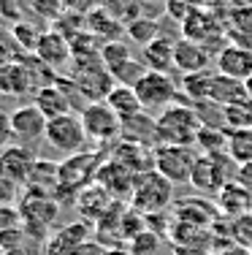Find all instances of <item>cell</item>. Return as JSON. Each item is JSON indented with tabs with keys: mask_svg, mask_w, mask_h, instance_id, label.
<instances>
[{
	"mask_svg": "<svg viewBox=\"0 0 252 255\" xmlns=\"http://www.w3.org/2000/svg\"><path fill=\"white\" fill-rule=\"evenodd\" d=\"M203 128V120L190 103H171L155 117V147L173 144V147H195V138Z\"/></svg>",
	"mask_w": 252,
	"mask_h": 255,
	"instance_id": "1",
	"label": "cell"
},
{
	"mask_svg": "<svg viewBox=\"0 0 252 255\" xmlns=\"http://www.w3.org/2000/svg\"><path fill=\"white\" fill-rule=\"evenodd\" d=\"M103 160H106L103 149H84V152L68 155L63 163H57V193H55L57 201L63 204L65 198L76 201V196L84 187L95 182Z\"/></svg>",
	"mask_w": 252,
	"mask_h": 255,
	"instance_id": "2",
	"label": "cell"
},
{
	"mask_svg": "<svg viewBox=\"0 0 252 255\" xmlns=\"http://www.w3.org/2000/svg\"><path fill=\"white\" fill-rule=\"evenodd\" d=\"M16 209H19L25 236H30V239H35V242H46L52 236V226L60 220L63 204H60L55 196H49V193L25 190V196L16 204Z\"/></svg>",
	"mask_w": 252,
	"mask_h": 255,
	"instance_id": "3",
	"label": "cell"
},
{
	"mask_svg": "<svg viewBox=\"0 0 252 255\" xmlns=\"http://www.w3.org/2000/svg\"><path fill=\"white\" fill-rule=\"evenodd\" d=\"M133 209H139L141 215H160L168 212L173 206V185L168 182L160 171H144L136 177L133 182V193H130V201Z\"/></svg>",
	"mask_w": 252,
	"mask_h": 255,
	"instance_id": "4",
	"label": "cell"
},
{
	"mask_svg": "<svg viewBox=\"0 0 252 255\" xmlns=\"http://www.w3.org/2000/svg\"><path fill=\"white\" fill-rule=\"evenodd\" d=\"M236 163L228 157V152H198L190 185L203 196H217L231 182V168Z\"/></svg>",
	"mask_w": 252,
	"mask_h": 255,
	"instance_id": "5",
	"label": "cell"
},
{
	"mask_svg": "<svg viewBox=\"0 0 252 255\" xmlns=\"http://www.w3.org/2000/svg\"><path fill=\"white\" fill-rule=\"evenodd\" d=\"M82 117V125H84V133L92 144L98 147H114L122 136V120L111 112V106L106 101L100 103H87V106L79 112Z\"/></svg>",
	"mask_w": 252,
	"mask_h": 255,
	"instance_id": "6",
	"label": "cell"
},
{
	"mask_svg": "<svg viewBox=\"0 0 252 255\" xmlns=\"http://www.w3.org/2000/svg\"><path fill=\"white\" fill-rule=\"evenodd\" d=\"M44 141L49 147H55L57 152H63L65 157L68 155H76V152H84L89 144L87 133H84V125H82V117L79 114H63V117H55L46 123V136Z\"/></svg>",
	"mask_w": 252,
	"mask_h": 255,
	"instance_id": "7",
	"label": "cell"
},
{
	"mask_svg": "<svg viewBox=\"0 0 252 255\" xmlns=\"http://www.w3.org/2000/svg\"><path fill=\"white\" fill-rule=\"evenodd\" d=\"M195 157H198L195 147L158 144L155 147V171H160L171 185H190Z\"/></svg>",
	"mask_w": 252,
	"mask_h": 255,
	"instance_id": "8",
	"label": "cell"
},
{
	"mask_svg": "<svg viewBox=\"0 0 252 255\" xmlns=\"http://www.w3.org/2000/svg\"><path fill=\"white\" fill-rule=\"evenodd\" d=\"M179 27H182V38H190V41H195V44H201L203 49L209 54H214V57H217V52L225 46V44H217V38L225 41V35H228V33H223L225 25L217 19V14L209 11V8H201V5H198Z\"/></svg>",
	"mask_w": 252,
	"mask_h": 255,
	"instance_id": "9",
	"label": "cell"
},
{
	"mask_svg": "<svg viewBox=\"0 0 252 255\" xmlns=\"http://www.w3.org/2000/svg\"><path fill=\"white\" fill-rule=\"evenodd\" d=\"M133 90L139 95L144 112H163L166 106L176 103L179 98V82H173L171 74H158V71H147L136 82Z\"/></svg>",
	"mask_w": 252,
	"mask_h": 255,
	"instance_id": "10",
	"label": "cell"
},
{
	"mask_svg": "<svg viewBox=\"0 0 252 255\" xmlns=\"http://www.w3.org/2000/svg\"><path fill=\"white\" fill-rule=\"evenodd\" d=\"M8 117H11V133H14V138L22 144V147H33V144L44 141L46 123H49V120L44 117V112H41L35 103L16 106Z\"/></svg>",
	"mask_w": 252,
	"mask_h": 255,
	"instance_id": "11",
	"label": "cell"
},
{
	"mask_svg": "<svg viewBox=\"0 0 252 255\" xmlns=\"http://www.w3.org/2000/svg\"><path fill=\"white\" fill-rule=\"evenodd\" d=\"M35 57L41 60V63L46 65V68L52 71V74H63V71L71 68V63H74V52H71V41L63 38L60 33L55 30H44V35H41L38 46H35Z\"/></svg>",
	"mask_w": 252,
	"mask_h": 255,
	"instance_id": "12",
	"label": "cell"
},
{
	"mask_svg": "<svg viewBox=\"0 0 252 255\" xmlns=\"http://www.w3.org/2000/svg\"><path fill=\"white\" fill-rule=\"evenodd\" d=\"M35 152L30 147H22V144H8V147L0 149V174L5 179H11L14 185L27 187L30 174L35 168Z\"/></svg>",
	"mask_w": 252,
	"mask_h": 255,
	"instance_id": "13",
	"label": "cell"
},
{
	"mask_svg": "<svg viewBox=\"0 0 252 255\" xmlns=\"http://www.w3.org/2000/svg\"><path fill=\"white\" fill-rule=\"evenodd\" d=\"M87 242H92V226L84 220H76L71 226L57 228L44 242V250H46V255H76Z\"/></svg>",
	"mask_w": 252,
	"mask_h": 255,
	"instance_id": "14",
	"label": "cell"
},
{
	"mask_svg": "<svg viewBox=\"0 0 252 255\" xmlns=\"http://www.w3.org/2000/svg\"><path fill=\"white\" fill-rule=\"evenodd\" d=\"M214 65H217V74H223L228 79H236V82H247L252 76V49L228 41L223 49L217 52Z\"/></svg>",
	"mask_w": 252,
	"mask_h": 255,
	"instance_id": "15",
	"label": "cell"
},
{
	"mask_svg": "<svg viewBox=\"0 0 252 255\" xmlns=\"http://www.w3.org/2000/svg\"><path fill=\"white\" fill-rule=\"evenodd\" d=\"M109 157H114L117 163H122L128 171L136 174V177L155 168V147L141 144V141H130V138H122V141L114 144Z\"/></svg>",
	"mask_w": 252,
	"mask_h": 255,
	"instance_id": "16",
	"label": "cell"
},
{
	"mask_svg": "<svg viewBox=\"0 0 252 255\" xmlns=\"http://www.w3.org/2000/svg\"><path fill=\"white\" fill-rule=\"evenodd\" d=\"M95 182L111 193L114 201H130L136 174L128 171V168H125L122 163H117L114 157H106L103 166H100V171H98V177H95Z\"/></svg>",
	"mask_w": 252,
	"mask_h": 255,
	"instance_id": "17",
	"label": "cell"
},
{
	"mask_svg": "<svg viewBox=\"0 0 252 255\" xmlns=\"http://www.w3.org/2000/svg\"><path fill=\"white\" fill-rule=\"evenodd\" d=\"M74 204H76V209H79L84 223L98 226V223L106 217V212L114 206V198H111V193L106 190V187H100L98 182H92V185H87L79 196H76Z\"/></svg>",
	"mask_w": 252,
	"mask_h": 255,
	"instance_id": "18",
	"label": "cell"
},
{
	"mask_svg": "<svg viewBox=\"0 0 252 255\" xmlns=\"http://www.w3.org/2000/svg\"><path fill=\"white\" fill-rule=\"evenodd\" d=\"M33 103L44 112L46 120H55V117H63V114L74 112V101H71L68 90L60 84V79H55L52 84H44V87L35 90Z\"/></svg>",
	"mask_w": 252,
	"mask_h": 255,
	"instance_id": "19",
	"label": "cell"
},
{
	"mask_svg": "<svg viewBox=\"0 0 252 255\" xmlns=\"http://www.w3.org/2000/svg\"><path fill=\"white\" fill-rule=\"evenodd\" d=\"M209 63H212V54L203 49L201 44L190 38H179L173 44V68L179 74L190 76V74H201V71H209Z\"/></svg>",
	"mask_w": 252,
	"mask_h": 255,
	"instance_id": "20",
	"label": "cell"
},
{
	"mask_svg": "<svg viewBox=\"0 0 252 255\" xmlns=\"http://www.w3.org/2000/svg\"><path fill=\"white\" fill-rule=\"evenodd\" d=\"M217 209L223 217H242L252 212V193L239 182H228L223 190L217 193Z\"/></svg>",
	"mask_w": 252,
	"mask_h": 255,
	"instance_id": "21",
	"label": "cell"
},
{
	"mask_svg": "<svg viewBox=\"0 0 252 255\" xmlns=\"http://www.w3.org/2000/svg\"><path fill=\"white\" fill-rule=\"evenodd\" d=\"M173 44L168 35H160L152 44H147L141 49V63L147 65V71H158V74H171L173 71Z\"/></svg>",
	"mask_w": 252,
	"mask_h": 255,
	"instance_id": "22",
	"label": "cell"
},
{
	"mask_svg": "<svg viewBox=\"0 0 252 255\" xmlns=\"http://www.w3.org/2000/svg\"><path fill=\"white\" fill-rule=\"evenodd\" d=\"M84 30L92 33V35H98L103 44L125 38V25H122V22H117L114 16H109L100 5H98V8H92L87 16H84Z\"/></svg>",
	"mask_w": 252,
	"mask_h": 255,
	"instance_id": "23",
	"label": "cell"
},
{
	"mask_svg": "<svg viewBox=\"0 0 252 255\" xmlns=\"http://www.w3.org/2000/svg\"><path fill=\"white\" fill-rule=\"evenodd\" d=\"M106 103H109L111 112L122 120V125L130 123V120H136L139 114H144V106H141L139 95H136V90L128 87V84H117V87L109 93Z\"/></svg>",
	"mask_w": 252,
	"mask_h": 255,
	"instance_id": "24",
	"label": "cell"
},
{
	"mask_svg": "<svg viewBox=\"0 0 252 255\" xmlns=\"http://www.w3.org/2000/svg\"><path fill=\"white\" fill-rule=\"evenodd\" d=\"M225 33L231 38V44H239V38H244L242 46L252 49V3L236 5L228 11L225 16Z\"/></svg>",
	"mask_w": 252,
	"mask_h": 255,
	"instance_id": "25",
	"label": "cell"
},
{
	"mask_svg": "<svg viewBox=\"0 0 252 255\" xmlns=\"http://www.w3.org/2000/svg\"><path fill=\"white\" fill-rule=\"evenodd\" d=\"M244 101H250L247 90H244V82L228 79L223 74H214L209 103H217V106H233V103H244Z\"/></svg>",
	"mask_w": 252,
	"mask_h": 255,
	"instance_id": "26",
	"label": "cell"
},
{
	"mask_svg": "<svg viewBox=\"0 0 252 255\" xmlns=\"http://www.w3.org/2000/svg\"><path fill=\"white\" fill-rule=\"evenodd\" d=\"M125 35L144 49L147 44H152L155 38H160V35H166V33H163V27H160V22L152 19V14H144V16L133 19L128 27H125Z\"/></svg>",
	"mask_w": 252,
	"mask_h": 255,
	"instance_id": "27",
	"label": "cell"
},
{
	"mask_svg": "<svg viewBox=\"0 0 252 255\" xmlns=\"http://www.w3.org/2000/svg\"><path fill=\"white\" fill-rule=\"evenodd\" d=\"M228 157L236 163V168L252 163V128L228 130Z\"/></svg>",
	"mask_w": 252,
	"mask_h": 255,
	"instance_id": "28",
	"label": "cell"
},
{
	"mask_svg": "<svg viewBox=\"0 0 252 255\" xmlns=\"http://www.w3.org/2000/svg\"><path fill=\"white\" fill-rule=\"evenodd\" d=\"M98 5L109 16H114L117 22H122L125 27H128L133 19L144 16V8H147L144 0H98Z\"/></svg>",
	"mask_w": 252,
	"mask_h": 255,
	"instance_id": "29",
	"label": "cell"
},
{
	"mask_svg": "<svg viewBox=\"0 0 252 255\" xmlns=\"http://www.w3.org/2000/svg\"><path fill=\"white\" fill-rule=\"evenodd\" d=\"M212 79H214L212 71H201V74L182 76V82H179V90H182L187 98H193L195 103H206L209 95H212Z\"/></svg>",
	"mask_w": 252,
	"mask_h": 255,
	"instance_id": "30",
	"label": "cell"
},
{
	"mask_svg": "<svg viewBox=\"0 0 252 255\" xmlns=\"http://www.w3.org/2000/svg\"><path fill=\"white\" fill-rule=\"evenodd\" d=\"M195 147H198V152H228V133L203 123L201 133L195 138Z\"/></svg>",
	"mask_w": 252,
	"mask_h": 255,
	"instance_id": "31",
	"label": "cell"
},
{
	"mask_svg": "<svg viewBox=\"0 0 252 255\" xmlns=\"http://www.w3.org/2000/svg\"><path fill=\"white\" fill-rule=\"evenodd\" d=\"M223 123H225L228 130H244V128H252V101L223 106Z\"/></svg>",
	"mask_w": 252,
	"mask_h": 255,
	"instance_id": "32",
	"label": "cell"
},
{
	"mask_svg": "<svg viewBox=\"0 0 252 255\" xmlns=\"http://www.w3.org/2000/svg\"><path fill=\"white\" fill-rule=\"evenodd\" d=\"M41 35H44V30H38L35 25H30L25 19L11 25V38L22 46V54H33L35 46H38V41H41Z\"/></svg>",
	"mask_w": 252,
	"mask_h": 255,
	"instance_id": "33",
	"label": "cell"
},
{
	"mask_svg": "<svg viewBox=\"0 0 252 255\" xmlns=\"http://www.w3.org/2000/svg\"><path fill=\"white\" fill-rule=\"evenodd\" d=\"M130 57H133V54H130L125 41H109V44H103V49H100V60H103L109 74H114V71H117L119 65H125Z\"/></svg>",
	"mask_w": 252,
	"mask_h": 255,
	"instance_id": "34",
	"label": "cell"
},
{
	"mask_svg": "<svg viewBox=\"0 0 252 255\" xmlns=\"http://www.w3.org/2000/svg\"><path fill=\"white\" fill-rule=\"evenodd\" d=\"M125 247H128L130 255H155L160 247V236L152 234V228H147V231H141L139 236H133Z\"/></svg>",
	"mask_w": 252,
	"mask_h": 255,
	"instance_id": "35",
	"label": "cell"
},
{
	"mask_svg": "<svg viewBox=\"0 0 252 255\" xmlns=\"http://www.w3.org/2000/svg\"><path fill=\"white\" fill-rule=\"evenodd\" d=\"M30 8L35 11V16H41L52 25L65 14V0H30Z\"/></svg>",
	"mask_w": 252,
	"mask_h": 255,
	"instance_id": "36",
	"label": "cell"
},
{
	"mask_svg": "<svg viewBox=\"0 0 252 255\" xmlns=\"http://www.w3.org/2000/svg\"><path fill=\"white\" fill-rule=\"evenodd\" d=\"M231 239L236 242V245L252 250V212H247V215H242V217H236V220H233Z\"/></svg>",
	"mask_w": 252,
	"mask_h": 255,
	"instance_id": "37",
	"label": "cell"
},
{
	"mask_svg": "<svg viewBox=\"0 0 252 255\" xmlns=\"http://www.w3.org/2000/svg\"><path fill=\"white\" fill-rule=\"evenodd\" d=\"M195 8H198V0H168L163 11H168V16H173V19L182 25V22L187 19Z\"/></svg>",
	"mask_w": 252,
	"mask_h": 255,
	"instance_id": "38",
	"label": "cell"
},
{
	"mask_svg": "<svg viewBox=\"0 0 252 255\" xmlns=\"http://www.w3.org/2000/svg\"><path fill=\"white\" fill-rule=\"evenodd\" d=\"M22 228V217L16 206H0V234Z\"/></svg>",
	"mask_w": 252,
	"mask_h": 255,
	"instance_id": "39",
	"label": "cell"
},
{
	"mask_svg": "<svg viewBox=\"0 0 252 255\" xmlns=\"http://www.w3.org/2000/svg\"><path fill=\"white\" fill-rule=\"evenodd\" d=\"M16 198H19V185H14L0 174V206H14Z\"/></svg>",
	"mask_w": 252,
	"mask_h": 255,
	"instance_id": "40",
	"label": "cell"
},
{
	"mask_svg": "<svg viewBox=\"0 0 252 255\" xmlns=\"http://www.w3.org/2000/svg\"><path fill=\"white\" fill-rule=\"evenodd\" d=\"M92 8H98V0H65V11H74L82 16H87Z\"/></svg>",
	"mask_w": 252,
	"mask_h": 255,
	"instance_id": "41",
	"label": "cell"
},
{
	"mask_svg": "<svg viewBox=\"0 0 252 255\" xmlns=\"http://www.w3.org/2000/svg\"><path fill=\"white\" fill-rule=\"evenodd\" d=\"M11 138H14V133H11V117L0 109V149L8 147Z\"/></svg>",
	"mask_w": 252,
	"mask_h": 255,
	"instance_id": "42",
	"label": "cell"
},
{
	"mask_svg": "<svg viewBox=\"0 0 252 255\" xmlns=\"http://www.w3.org/2000/svg\"><path fill=\"white\" fill-rule=\"evenodd\" d=\"M14 60H19V54L11 49L8 38H3V35H0V68H3V65H8V63H14Z\"/></svg>",
	"mask_w": 252,
	"mask_h": 255,
	"instance_id": "43",
	"label": "cell"
},
{
	"mask_svg": "<svg viewBox=\"0 0 252 255\" xmlns=\"http://www.w3.org/2000/svg\"><path fill=\"white\" fill-rule=\"evenodd\" d=\"M217 255H250V250L242 245H231V247H225V250H217Z\"/></svg>",
	"mask_w": 252,
	"mask_h": 255,
	"instance_id": "44",
	"label": "cell"
},
{
	"mask_svg": "<svg viewBox=\"0 0 252 255\" xmlns=\"http://www.w3.org/2000/svg\"><path fill=\"white\" fill-rule=\"evenodd\" d=\"M106 255H130V253H128V247L125 250L122 247H106Z\"/></svg>",
	"mask_w": 252,
	"mask_h": 255,
	"instance_id": "45",
	"label": "cell"
},
{
	"mask_svg": "<svg viewBox=\"0 0 252 255\" xmlns=\"http://www.w3.org/2000/svg\"><path fill=\"white\" fill-rule=\"evenodd\" d=\"M168 0H144V5H158V8H166Z\"/></svg>",
	"mask_w": 252,
	"mask_h": 255,
	"instance_id": "46",
	"label": "cell"
},
{
	"mask_svg": "<svg viewBox=\"0 0 252 255\" xmlns=\"http://www.w3.org/2000/svg\"><path fill=\"white\" fill-rule=\"evenodd\" d=\"M244 90H247V95H250V101H252V76L244 82Z\"/></svg>",
	"mask_w": 252,
	"mask_h": 255,
	"instance_id": "47",
	"label": "cell"
},
{
	"mask_svg": "<svg viewBox=\"0 0 252 255\" xmlns=\"http://www.w3.org/2000/svg\"><path fill=\"white\" fill-rule=\"evenodd\" d=\"M0 255H8V253H5V247H3V245H0Z\"/></svg>",
	"mask_w": 252,
	"mask_h": 255,
	"instance_id": "48",
	"label": "cell"
},
{
	"mask_svg": "<svg viewBox=\"0 0 252 255\" xmlns=\"http://www.w3.org/2000/svg\"><path fill=\"white\" fill-rule=\"evenodd\" d=\"M250 255H252V250H250Z\"/></svg>",
	"mask_w": 252,
	"mask_h": 255,
	"instance_id": "49",
	"label": "cell"
},
{
	"mask_svg": "<svg viewBox=\"0 0 252 255\" xmlns=\"http://www.w3.org/2000/svg\"><path fill=\"white\" fill-rule=\"evenodd\" d=\"M0 98H3V95H0Z\"/></svg>",
	"mask_w": 252,
	"mask_h": 255,
	"instance_id": "50",
	"label": "cell"
}]
</instances>
